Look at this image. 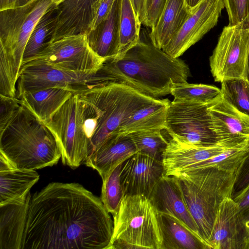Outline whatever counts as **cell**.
Segmentation results:
<instances>
[{
  "label": "cell",
  "instance_id": "8992f818",
  "mask_svg": "<svg viewBox=\"0 0 249 249\" xmlns=\"http://www.w3.org/2000/svg\"><path fill=\"white\" fill-rule=\"evenodd\" d=\"M236 173L208 167L173 175L179 180L187 207L207 245L221 203L231 197Z\"/></svg>",
  "mask_w": 249,
  "mask_h": 249
},
{
  "label": "cell",
  "instance_id": "ac0fdd59",
  "mask_svg": "<svg viewBox=\"0 0 249 249\" xmlns=\"http://www.w3.org/2000/svg\"><path fill=\"white\" fill-rule=\"evenodd\" d=\"M97 0H64L57 6L53 31L48 42L63 37L88 34Z\"/></svg>",
  "mask_w": 249,
  "mask_h": 249
},
{
  "label": "cell",
  "instance_id": "f1b7e54d",
  "mask_svg": "<svg viewBox=\"0 0 249 249\" xmlns=\"http://www.w3.org/2000/svg\"><path fill=\"white\" fill-rule=\"evenodd\" d=\"M56 10L57 5L53 4L35 26L26 45L22 65L40 53L50 41L55 26Z\"/></svg>",
  "mask_w": 249,
  "mask_h": 249
},
{
  "label": "cell",
  "instance_id": "f35d334b",
  "mask_svg": "<svg viewBox=\"0 0 249 249\" xmlns=\"http://www.w3.org/2000/svg\"><path fill=\"white\" fill-rule=\"evenodd\" d=\"M232 199L238 205L242 215L247 213L249 212V185Z\"/></svg>",
  "mask_w": 249,
  "mask_h": 249
},
{
  "label": "cell",
  "instance_id": "60d3db41",
  "mask_svg": "<svg viewBox=\"0 0 249 249\" xmlns=\"http://www.w3.org/2000/svg\"><path fill=\"white\" fill-rule=\"evenodd\" d=\"M130 1L137 17L141 22L146 0H130Z\"/></svg>",
  "mask_w": 249,
  "mask_h": 249
},
{
  "label": "cell",
  "instance_id": "f546056e",
  "mask_svg": "<svg viewBox=\"0 0 249 249\" xmlns=\"http://www.w3.org/2000/svg\"><path fill=\"white\" fill-rule=\"evenodd\" d=\"M161 131H142L128 135L133 141L138 152L162 161L168 141L162 136Z\"/></svg>",
  "mask_w": 249,
  "mask_h": 249
},
{
  "label": "cell",
  "instance_id": "cb8c5ba5",
  "mask_svg": "<svg viewBox=\"0 0 249 249\" xmlns=\"http://www.w3.org/2000/svg\"><path fill=\"white\" fill-rule=\"evenodd\" d=\"M162 249H209L200 235L169 213H158Z\"/></svg>",
  "mask_w": 249,
  "mask_h": 249
},
{
  "label": "cell",
  "instance_id": "d4e9b609",
  "mask_svg": "<svg viewBox=\"0 0 249 249\" xmlns=\"http://www.w3.org/2000/svg\"><path fill=\"white\" fill-rule=\"evenodd\" d=\"M170 102L167 99H159L138 109L125 119L113 134L127 135L142 131L165 129Z\"/></svg>",
  "mask_w": 249,
  "mask_h": 249
},
{
  "label": "cell",
  "instance_id": "7402d4cb",
  "mask_svg": "<svg viewBox=\"0 0 249 249\" xmlns=\"http://www.w3.org/2000/svg\"><path fill=\"white\" fill-rule=\"evenodd\" d=\"M120 0H116L107 17L88 34L90 47L105 60L117 56L119 49Z\"/></svg>",
  "mask_w": 249,
  "mask_h": 249
},
{
  "label": "cell",
  "instance_id": "ab89813d",
  "mask_svg": "<svg viewBox=\"0 0 249 249\" xmlns=\"http://www.w3.org/2000/svg\"><path fill=\"white\" fill-rule=\"evenodd\" d=\"M35 0H0V11L23 6Z\"/></svg>",
  "mask_w": 249,
  "mask_h": 249
},
{
  "label": "cell",
  "instance_id": "277c9868",
  "mask_svg": "<svg viewBox=\"0 0 249 249\" xmlns=\"http://www.w3.org/2000/svg\"><path fill=\"white\" fill-rule=\"evenodd\" d=\"M78 93L86 109V124L89 136L88 157L125 119L160 99L126 85L115 83L91 87Z\"/></svg>",
  "mask_w": 249,
  "mask_h": 249
},
{
  "label": "cell",
  "instance_id": "484cf974",
  "mask_svg": "<svg viewBox=\"0 0 249 249\" xmlns=\"http://www.w3.org/2000/svg\"><path fill=\"white\" fill-rule=\"evenodd\" d=\"M73 93L66 89L52 88L26 92L18 99L39 119L46 123Z\"/></svg>",
  "mask_w": 249,
  "mask_h": 249
},
{
  "label": "cell",
  "instance_id": "6da1fadb",
  "mask_svg": "<svg viewBox=\"0 0 249 249\" xmlns=\"http://www.w3.org/2000/svg\"><path fill=\"white\" fill-rule=\"evenodd\" d=\"M113 221L77 183L52 182L31 197L21 249H107Z\"/></svg>",
  "mask_w": 249,
  "mask_h": 249
},
{
  "label": "cell",
  "instance_id": "30bf717a",
  "mask_svg": "<svg viewBox=\"0 0 249 249\" xmlns=\"http://www.w3.org/2000/svg\"><path fill=\"white\" fill-rule=\"evenodd\" d=\"M31 60L87 75L95 74L105 61L90 47L87 34L67 36L48 42Z\"/></svg>",
  "mask_w": 249,
  "mask_h": 249
},
{
  "label": "cell",
  "instance_id": "74e56055",
  "mask_svg": "<svg viewBox=\"0 0 249 249\" xmlns=\"http://www.w3.org/2000/svg\"><path fill=\"white\" fill-rule=\"evenodd\" d=\"M115 0H97L95 15L90 26L89 33L95 30L99 24L107 17Z\"/></svg>",
  "mask_w": 249,
  "mask_h": 249
},
{
  "label": "cell",
  "instance_id": "3957f363",
  "mask_svg": "<svg viewBox=\"0 0 249 249\" xmlns=\"http://www.w3.org/2000/svg\"><path fill=\"white\" fill-rule=\"evenodd\" d=\"M20 103L13 117L0 130V154L16 168L36 170L56 164L61 153L54 135Z\"/></svg>",
  "mask_w": 249,
  "mask_h": 249
},
{
  "label": "cell",
  "instance_id": "1f68e13d",
  "mask_svg": "<svg viewBox=\"0 0 249 249\" xmlns=\"http://www.w3.org/2000/svg\"><path fill=\"white\" fill-rule=\"evenodd\" d=\"M122 163L114 168L102 180L101 199L106 210L112 215L118 212L124 196L120 178Z\"/></svg>",
  "mask_w": 249,
  "mask_h": 249
},
{
  "label": "cell",
  "instance_id": "7c38bea8",
  "mask_svg": "<svg viewBox=\"0 0 249 249\" xmlns=\"http://www.w3.org/2000/svg\"><path fill=\"white\" fill-rule=\"evenodd\" d=\"M92 75L67 71L37 60L21 66L16 84V97L26 92L61 88L78 93L89 87Z\"/></svg>",
  "mask_w": 249,
  "mask_h": 249
},
{
  "label": "cell",
  "instance_id": "7a4b0ae2",
  "mask_svg": "<svg viewBox=\"0 0 249 249\" xmlns=\"http://www.w3.org/2000/svg\"><path fill=\"white\" fill-rule=\"evenodd\" d=\"M188 66L151 42L140 41L120 58L106 60L91 75L89 87L123 84L155 98L171 94L177 84L187 82Z\"/></svg>",
  "mask_w": 249,
  "mask_h": 249
},
{
  "label": "cell",
  "instance_id": "ba28073f",
  "mask_svg": "<svg viewBox=\"0 0 249 249\" xmlns=\"http://www.w3.org/2000/svg\"><path fill=\"white\" fill-rule=\"evenodd\" d=\"M86 121L85 106L78 93H74L45 123L57 141L63 164L72 169L85 163L89 156Z\"/></svg>",
  "mask_w": 249,
  "mask_h": 249
},
{
  "label": "cell",
  "instance_id": "4fadbf2b",
  "mask_svg": "<svg viewBox=\"0 0 249 249\" xmlns=\"http://www.w3.org/2000/svg\"><path fill=\"white\" fill-rule=\"evenodd\" d=\"M224 8L223 0H202L191 10L163 51L173 58H178L216 25Z\"/></svg>",
  "mask_w": 249,
  "mask_h": 249
},
{
  "label": "cell",
  "instance_id": "8fae6325",
  "mask_svg": "<svg viewBox=\"0 0 249 249\" xmlns=\"http://www.w3.org/2000/svg\"><path fill=\"white\" fill-rule=\"evenodd\" d=\"M249 29L243 24L225 26L210 57L211 71L215 81L247 79Z\"/></svg>",
  "mask_w": 249,
  "mask_h": 249
},
{
  "label": "cell",
  "instance_id": "5bb4252c",
  "mask_svg": "<svg viewBox=\"0 0 249 249\" xmlns=\"http://www.w3.org/2000/svg\"><path fill=\"white\" fill-rule=\"evenodd\" d=\"M164 173L162 160L137 152L122 163L120 178L124 196L149 197Z\"/></svg>",
  "mask_w": 249,
  "mask_h": 249
},
{
  "label": "cell",
  "instance_id": "bcb514c9",
  "mask_svg": "<svg viewBox=\"0 0 249 249\" xmlns=\"http://www.w3.org/2000/svg\"><path fill=\"white\" fill-rule=\"evenodd\" d=\"M245 249H249V240L247 243V244L246 245Z\"/></svg>",
  "mask_w": 249,
  "mask_h": 249
},
{
  "label": "cell",
  "instance_id": "b9f144b4",
  "mask_svg": "<svg viewBox=\"0 0 249 249\" xmlns=\"http://www.w3.org/2000/svg\"><path fill=\"white\" fill-rule=\"evenodd\" d=\"M242 217L243 223L245 228L248 242V240H249V212L245 215L242 216Z\"/></svg>",
  "mask_w": 249,
  "mask_h": 249
},
{
  "label": "cell",
  "instance_id": "d6a6232c",
  "mask_svg": "<svg viewBox=\"0 0 249 249\" xmlns=\"http://www.w3.org/2000/svg\"><path fill=\"white\" fill-rule=\"evenodd\" d=\"M220 92V89L213 85L186 82L176 84L172 89L171 94L176 100L208 103Z\"/></svg>",
  "mask_w": 249,
  "mask_h": 249
},
{
  "label": "cell",
  "instance_id": "52a82bcc",
  "mask_svg": "<svg viewBox=\"0 0 249 249\" xmlns=\"http://www.w3.org/2000/svg\"><path fill=\"white\" fill-rule=\"evenodd\" d=\"M113 217V231L107 249H162L158 213L148 197L125 195Z\"/></svg>",
  "mask_w": 249,
  "mask_h": 249
},
{
  "label": "cell",
  "instance_id": "e575fe53",
  "mask_svg": "<svg viewBox=\"0 0 249 249\" xmlns=\"http://www.w3.org/2000/svg\"><path fill=\"white\" fill-rule=\"evenodd\" d=\"M167 0H146L142 24L151 29L157 24Z\"/></svg>",
  "mask_w": 249,
  "mask_h": 249
},
{
  "label": "cell",
  "instance_id": "7dc6e473",
  "mask_svg": "<svg viewBox=\"0 0 249 249\" xmlns=\"http://www.w3.org/2000/svg\"><path fill=\"white\" fill-rule=\"evenodd\" d=\"M247 28L249 29V19L248 20V24H247Z\"/></svg>",
  "mask_w": 249,
  "mask_h": 249
},
{
  "label": "cell",
  "instance_id": "4dcf8cb0",
  "mask_svg": "<svg viewBox=\"0 0 249 249\" xmlns=\"http://www.w3.org/2000/svg\"><path fill=\"white\" fill-rule=\"evenodd\" d=\"M221 94L231 105L249 116V80L232 78L221 82Z\"/></svg>",
  "mask_w": 249,
  "mask_h": 249
},
{
  "label": "cell",
  "instance_id": "44dd1931",
  "mask_svg": "<svg viewBox=\"0 0 249 249\" xmlns=\"http://www.w3.org/2000/svg\"><path fill=\"white\" fill-rule=\"evenodd\" d=\"M31 198L0 204V249H21Z\"/></svg>",
  "mask_w": 249,
  "mask_h": 249
},
{
  "label": "cell",
  "instance_id": "8d00e7d4",
  "mask_svg": "<svg viewBox=\"0 0 249 249\" xmlns=\"http://www.w3.org/2000/svg\"><path fill=\"white\" fill-rule=\"evenodd\" d=\"M249 185V152L237 171L231 198L237 196Z\"/></svg>",
  "mask_w": 249,
  "mask_h": 249
},
{
  "label": "cell",
  "instance_id": "836d02e7",
  "mask_svg": "<svg viewBox=\"0 0 249 249\" xmlns=\"http://www.w3.org/2000/svg\"><path fill=\"white\" fill-rule=\"evenodd\" d=\"M223 1L228 15V25L243 24L247 28L249 19V0H223Z\"/></svg>",
  "mask_w": 249,
  "mask_h": 249
},
{
  "label": "cell",
  "instance_id": "7bdbcfd3",
  "mask_svg": "<svg viewBox=\"0 0 249 249\" xmlns=\"http://www.w3.org/2000/svg\"><path fill=\"white\" fill-rule=\"evenodd\" d=\"M202 0H185L188 7L191 9L195 8Z\"/></svg>",
  "mask_w": 249,
  "mask_h": 249
},
{
  "label": "cell",
  "instance_id": "4316f807",
  "mask_svg": "<svg viewBox=\"0 0 249 249\" xmlns=\"http://www.w3.org/2000/svg\"><path fill=\"white\" fill-rule=\"evenodd\" d=\"M33 170L15 168L0 171V204L25 197L39 180Z\"/></svg>",
  "mask_w": 249,
  "mask_h": 249
},
{
  "label": "cell",
  "instance_id": "83f0119b",
  "mask_svg": "<svg viewBox=\"0 0 249 249\" xmlns=\"http://www.w3.org/2000/svg\"><path fill=\"white\" fill-rule=\"evenodd\" d=\"M141 24L130 0H120L119 49L117 56L113 58H122L139 42Z\"/></svg>",
  "mask_w": 249,
  "mask_h": 249
},
{
  "label": "cell",
  "instance_id": "e0dca14e",
  "mask_svg": "<svg viewBox=\"0 0 249 249\" xmlns=\"http://www.w3.org/2000/svg\"><path fill=\"white\" fill-rule=\"evenodd\" d=\"M207 109L218 141L249 140V116L228 103L221 92L208 103Z\"/></svg>",
  "mask_w": 249,
  "mask_h": 249
},
{
  "label": "cell",
  "instance_id": "2e32d148",
  "mask_svg": "<svg viewBox=\"0 0 249 249\" xmlns=\"http://www.w3.org/2000/svg\"><path fill=\"white\" fill-rule=\"evenodd\" d=\"M244 142L219 141L212 145L197 147L171 138L163 155L164 175L173 176L191 165L216 156Z\"/></svg>",
  "mask_w": 249,
  "mask_h": 249
},
{
  "label": "cell",
  "instance_id": "603a6c76",
  "mask_svg": "<svg viewBox=\"0 0 249 249\" xmlns=\"http://www.w3.org/2000/svg\"><path fill=\"white\" fill-rule=\"evenodd\" d=\"M191 12L185 0H167L157 24L151 28V43L162 49L179 31Z\"/></svg>",
  "mask_w": 249,
  "mask_h": 249
},
{
  "label": "cell",
  "instance_id": "5b68a950",
  "mask_svg": "<svg viewBox=\"0 0 249 249\" xmlns=\"http://www.w3.org/2000/svg\"><path fill=\"white\" fill-rule=\"evenodd\" d=\"M53 4L51 0H35L0 11V94L16 97L26 45L35 26Z\"/></svg>",
  "mask_w": 249,
  "mask_h": 249
},
{
  "label": "cell",
  "instance_id": "d590c367",
  "mask_svg": "<svg viewBox=\"0 0 249 249\" xmlns=\"http://www.w3.org/2000/svg\"><path fill=\"white\" fill-rule=\"evenodd\" d=\"M0 130L3 129L18 108L20 103L16 97L0 94Z\"/></svg>",
  "mask_w": 249,
  "mask_h": 249
},
{
  "label": "cell",
  "instance_id": "ffe728a7",
  "mask_svg": "<svg viewBox=\"0 0 249 249\" xmlns=\"http://www.w3.org/2000/svg\"><path fill=\"white\" fill-rule=\"evenodd\" d=\"M137 152L129 135L113 134L88 157L85 164L96 170L103 180L114 168Z\"/></svg>",
  "mask_w": 249,
  "mask_h": 249
},
{
  "label": "cell",
  "instance_id": "f6af8a7d",
  "mask_svg": "<svg viewBox=\"0 0 249 249\" xmlns=\"http://www.w3.org/2000/svg\"><path fill=\"white\" fill-rule=\"evenodd\" d=\"M51 0L52 1L53 4L57 6L64 0Z\"/></svg>",
  "mask_w": 249,
  "mask_h": 249
},
{
  "label": "cell",
  "instance_id": "d6986e66",
  "mask_svg": "<svg viewBox=\"0 0 249 249\" xmlns=\"http://www.w3.org/2000/svg\"><path fill=\"white\" fill-rule=\"evenodd\" d=\"M148 198L158 213L174 215L200 235L197 226L187 207L179 180L177 177L163 176Z\"/></svg>",
  "mask_w": 249,
  "mask_h": 249
},
{
  "label": "cell",
  "instance_id": "9a60e30c",
  "mask_svg": "<svg viewBox=\"0 0 249 249\" xmlns=\"http://www.w3.org/2000/svg\"><path fill=\"white\" fill-rule=\"evenodd\" d=\"M247 242L243 217L231 197L221 203L208 240L209 249H245Z\"/></svg>",
  "mask_w": 249,
  "mask_h": 249
},
{
  "label": "cell",
  "instance_id": "ee69618b",
  "mask_svg": "<svg viewBox=\"0 0 249 249\" xmlns=\"http://www.w3.org/2000/svg\"><path fill=\"white\" fill-rule=\"evenodd\" d=\"M247 77V79L248 80H249V55H248V58Z\"/></svg>",
  "mask_w": 249,
  "mask_h": 249
},
{
  "label": "cell",
  "instance_id": "9c48e42d",
  "mask_svg": "<svg viewBox=\"0 0 249 249\" xmlns=\"http://www.w3.org/2000/svg\"><path fill=\"white\" fill-rule=\"evenodd\" d=\"M208 103L174 99L167 109L166 128L171 138L180 142L204 147L218 142Z\"/></svg>",
  "mask_w": 249,
  "mask_h": 249
}]
</instances>
